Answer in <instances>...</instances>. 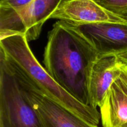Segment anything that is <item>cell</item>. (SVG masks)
I'll list each match as a JSON object with an SVG mask.
<instances>
[{
	"label": "cell",
	"mask_w": 127,
	"mask_h": 127,
	"mask_svg": "<svg viewBox=\"0 0 127 127\" xmlns=\"http://www.w3.org/2000/svg\"><path fill=\"white\" fill-rule=\"evenodd\" d=\"M0 127H44L19 74L1 51Z\"/></svg>",
	"instance_id": "cell-3"
},
{
	"label": "cell",
	"mask_w": 127,
	"mask_h": 127,
	"mask_svg": "<svg viewBox=\"0 0 127 127\" xmlns=\"http://www.w3.org/2000/svg\"><path fill=\"white\" fill-rule=\"evenodd\" d=\"M99 57L75 26L58 21L48 32L43 54L45 68L64 90L84 105H89V76Z\"/></svg>",
	"instance_id": "cell-1"
},
{
	"label": "cell",
	"mask_w": 127,
	"mask_h": 127,
	"mask_svg": "<svg viewBox=\"0 0 127 127\" xmlns=\"http://www.w3.org/2000/svg\"><path fill=\"white\" fill-rule=\"evenodd\" d=\"M76 27L99 57H118L127 53V22H104Z\"/></svg>",
	"instance_id": "cell-6"
},
{
	"label": "cell",
	"mask_w": 127,
	"mask_h": 127,
	"mask_svg": "<svg viewBox=\"0 0 127 127\" xmlns=\"http://www.w3.org/2000/svg\"><path fill=\"white\" fill-rule=\"evenodd\" d=\"M0 51L23 76L45 96L89 124H99L100 114L97 109L79 102L52 78L37 61L24 35H13L0 40Z\"/></svg>",
	"instance_id": "cell-2"
},
{
	"label": "cell",
	"mask_w": 127,
	"mask_h": 127,
	"mask_svg": "<svg viewBox=\"0 0 127 127\" xmlns=\"http://www.w3.org/2000/svg\"><path fill=\"white\" fill-rule=\"evenodd\" d=\"M62 0H33L18 10L0 9V38L23 34L29 42L37 39L45 22Z\"/></svg>",
	"instance_id": "cell-4"
},
{
	"label": "cell",
	"mask_w": 127,
	"mask_h": 127,
	"mask_svg": "<svg viewBox=\"0 0 127 127\" xmlns=\"http://www.w3.org/2000/svg\"><path fill=\"white\" fill-rule=\"evenodd\" d=\"M50 19L75 27L104 22H127V17L110 11L100 0H62Z\"/></svg>",
	"instance_id": "cell-5"
},
{
	"label": "cell",
	"mask_w": 127,
	"mask_h": 127,
	"mask_svg": "<svg viewBox=\"0 0 127 127\" xmlns=\"http://www.w3.org/2000/svg\"><path fill=\"white\" fill-rule=\"evenodd\" d=\"M99 108L103 127H120L127 122V64L123 63Z\"/></svg>",
	"instance_id": "cell-8"
},
{
	"label": "cell",
	"mask_w": 127,
	"mask_h": 127,
	"mask_svg": "<svg viewBox=\"0 0 127 127\" xmlns=\"http://www.w3.org/2000/svg\"><path fill=\"white\" fill-rule=\"evenodd\" d=\"M100 1L112 12L127 17V0H100Z\"/></svg>",
	"instance_id": "cell-10"
},
{
	"label": "cell",
	"mask_w": 127,
	"mask_h": 127,
	"mask_svg": "<svg viewBox=\"0 0 127 127\" xmlns=\"http://www.w3.org/2000/svg\"><path fill=\"white\" fill-rule=\"evenodd\" d=\"M16 71L22 79L29 97L40 117L44 127H98L97 125L89 124L47 97L17 69Z\"/></svg>",
	"instance_id": "cell-7"
},
{
	"label": "cell",
	"mask_w": 127,
	"mask_h": 127,
	"mask_svg": "<svg viewBox=\"0 0 127 127\" xmlns=\"http://www.w3.org/2000/svg\"><path fill=\"white\" fill-rule=\"evenodd\" d=\"M123 63L116 56L99 57L94 63L89 79V105L100 107L107 93L120 74Z\"/></svg>",
	"instance_id": "cell-9"
},
{
	"label": "cell",
	"mask_w": 127,
	"mask_h": 127,
	"mask_svg": "<svg viewBox=\"0 0 127 127\" xmlns=\"http://www.w3.org/2000/svg\"><path fill=\"white\" fill-rule=\"evenodd\" d=\"M33 0H0V9L18 10L26 7Z\"/></svg>",
	"instance_id": "cell-11"
},
{
	"label": "cell",
	"mask_w": 127,
	"mask_h": 127,
	"mask_svg": "<svg viewBox=\"0 0 127 127\" xmlns=\"http://www.w3.org/2000/svg\"><path fill=\"white\" fill-rule=\"evenodd\" d=\"M117 57L122 63L127 64V53H124V54L122 55H120L118 56Z\"/></svg>",
	"instance_id": "cell-12"
},
{
	"label": "cell",
	"mask_w": 127,
	"mask_h": 127,
	"mask_svg": "<svg viewBox=\"0 0 127 127\" xmlns=\"http://www.w3.org/2000/svg\"><path fill=\"white\" fill-rule=\"evenodd\" d=\"M120 127H127V122L125 123L124 124H123V125H122V126Z\"/></svg>",
	"instance_id": "cell-13"
}]
</instances>
